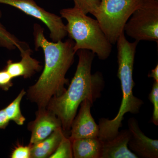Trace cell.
Segmentation results:
<instances>
[{"label":"cell","mask_w":158,"mask_h":158,"mask_svg":"<svg viewBox=\"0 0 158 158\" xmlns=\"http://www.w3.org/2000/svg\"><path fill=\"white\" fill-rule=\"evenodd\" d=\"M35 49H42L44 66L42 73L35 84L29 87L26 94L29 100L38 108H46L54 97L59 96L66 90L69 81L65 77L73 64L76 53L73 40L51 42L46 38L44 30L38 24L34 26Z\"/></svg>","instance_id":"cell-1"},{"label":"cell","mask_w":158,"mask_h":158,"mask_svg":"<svg viewBox=\"0 0 158 158\" xmlns=\"http://www.w3.org/2000/svg\"><path fill=\"white\" fill-rule=\"evenodd\" d=\"M79 60L75 73L68 89L59 96L54 97L47 108L59 118L64 132L70 131L79 106L86 99L94 102L100 97L104 87L102 73H91L95 55L91 51L81 49L77 52Z\"/></svg>","instance_id":"cell-2"},{"label":"cell","mask_w":158,"mask_h":158,"mask_svg":"<svg viewBox=\"0 0 158 158\" xmlns=\"http://www.w3.org/2000/svg\"><path fill=\"white\" fill-rule=\"evenodd\" d=\"M138 41L131 42L127 39L124 33L118 37L116 43L117 77L121 83L123 98L117 115L113 119L101 118L99 121L98 138L102 141L110 140L116 137L122 126V121L127 113L138 114L144 104L142 100L134 96L133 89L135 83L133 73L136 48Z\"/></svg>","instance_id":"cell-3"},{"label":"cell","mask_w":158,"mask_h":158,"mask_svg":"<svg viewBox=\"0 0 158 158\" xmlns=\"http://www.w3.org/2000/svg\"><path fill=\"white\" fill-rule=\"evenodd\" d=\"M60 14L67 21L65 27L67 35L74 42L76 53L80 50H87L101 60L109 58L112 44L96 19L89 17L74 6L62 9Z\"/></svg>","instance_id":"cell-4"},{"label":"cell","mask_w":158,"mask_h":158,"mask_svg":"<svg viewBox=\"0 0 158 158\" xmlns=\"http://www.w3.org/2000/svg\"><path fill=\"white\" fill-rule=\"evenodd\" d=\"M145 0H101L94 16L110 43L116 44L134 11Z\"/></svg>","instance_id":"cell-5"},{"label":"cell","mask_w":158,"mask_h":158,"mask_svg":"<svg viewBox=\"0 0 158 158\" xmlns=\"http://www.w3.org/2000/svg\"><path fill=\"white\" fill-rule=\"evenodd\" d=\"M124 33L138 42H158V0H147L136 9L127 21Z\"/></svg>","instance_id":"cell-6"},{"label":"cell","mask_w":158,"mask_h":158,"mask_svg":"<svg viewBox=\"0 0 158 158\" xmlns=\"http://www.w3.org/2000/svg\"><path fill=\"white\" fill-rule=\"evenodd\" d=\"M0 4L12 6L42 22L48 29L53 42L62 40L67 35L62 18L46 11L34 0H0Z\"/></svg>","instance_id":"cell-7"},{"label":"cell","mask_w":158,"mask_h":158,"mask_svg":"<svg viewBox=\"0 0 158 158\" xmlns=\"http://www.w3.org/2000/svg\"><path fill=\"white\" fill-rule=\"evenodd\" d=\"M130 138L128 147L137 156L142 158H158V141L148 138L141 131L138 121L134 117L128 120Z\"/></svg>","instance_id":"cell-8"},{"label":"cell","mask_w":158,"mask_h":158,"mask_svg":"<svg viewBox=\"0 0 158 158\" xmlns=\"http://www.w3.org/2000/svg\"><path fill=\"white\" fill-rule=\"evenodd\" d=\"M60 127L61 122L55 114L47 108H38L35 119L28 124V129L31 132L29 144L42 141Z\"/></svg>","instance_id":"cell-9"},{"label":"cell","mask_w":158,"mask_h":158,"mask_svg":"<svg viewBox=\"0 0 158 158\" xmlns=\"http://www.w3.org/2000/svg\"><path fill=\"white\" fill-rule=\"evenodd\" d=\"M93 102L86 99L80 105L78 114L74 118L71 126V141L79 138H95L99 135V127L91 115L90 109Z\"/></svg>","instance_id":"cell-10"},{"label":"cell","mask_w":158,"mask_h":158,"mask_svg":"<svg viewBox=\"0 0 158 158\" xmlns=\"http://www.w3.org/2000/svg\"><path fill=\"white\" fill-rule=\"evenodd\" d=\"M19 51L21 56L20 61L14 62L12 60H8L5 68L13 79L20 77L30 78L42 70L40 62L31 57L33 51L26 43Z\"/></svg>","instance_id":"cell-11"},{"label":"cell","mask_w":158,"mask_h":158,"mask_svg":"<svg viewBox=\"0 0 158 158\" xmlns=\"http://www.w3.org/2000/svg\"><path fill=\"white\" fill-rule=\"evenodd\" d=\"M130 136L129 130H123L113 139L102 141L101 158H138L128 148Z\"/></svg>","instance_id":"cell-12"},{"label":"cell","mask_w":158,"mask_h":158,"mask_svg":"<svg viewBox=\"0 0 158 158\" xmlns=\"http://www.w3.org/2000/svg\"><path fill=\"white\" fill-rule=\"evenodd\" d=\"M71 141L73 158H101L102 141L98 137L79 138Z\"/></svg>","instance_id":"cell-13"},{"label":"cell","mask_w":158,"mask_h":158,"mask_svg":"<svg viewBox=\"0 0 158 158\" xmlns=\"http://www.w3.org/2000/svg\"><path fill=\"white\" fill-rule=\"evenodd\" d=\"M64 136L65 132L62 128H59L42 141L30 144L31 158H49L56 151Z\"/></svg>","instance_id":"cell-14"},{"label":"cell","mask_w":158,"mask_h":158,"mask_svg":"<svg viewBox=\"0 0 158 158\" xmlns=\"http://www.w3.org/2000/svg\"><path fill=\"white\" fill-rule=\"evenodd\" d=\"M26 94L25 90L22 89L16 98L4 108L10 121L11 120L14 122L18 125H23L26 120L25 117L23 116L20 109L21 102Z\"/></svg>","instance_id":"cell-15"},{"label":"cell","mask_w":158,"mask_h":158,"mask_svg":"<svg viewBox=\"0 0 158 158\" xmlns=\"http://www.w3.org/2000/svg\"><path fill=\"white\" fill-rule=\"evenodd\" d=\"M2 16L0 10V46L10 50L17 48L20 50L25 43L20 42L14 35L7 31L1 22Z\"/></svg>","instance_id":"cell-16"},{"label":"cell","mask_w":158,"mask_h":158,"mask_svg":"<svg viewBox=\"0 0 158 158\" xmlns=\"http://www.w3.org/2000/svg\"><path fill=\"white\" fill-rule=\"evenodd\" d=\"M72 144L69 138L64 136L56 151L49 158H73Z\"/></svg>","instance_id":"cell-17"},{"label":"cell","mask_w":158,"mask_h":158,"mask_svg":"<svg viewBox=\"0 0 158 158\" xmlns=\"http://www.w3.org/2000/svg\"><path fill=\"white\" fill-rule=\"evenodd\" d=\"M73 1L74 7L80 9L84 13L94 15L96 13L101 0H68Z\"/></svg>","instance_id":"cell-18"},{"label":"cell","mask_w":158,"mask_h":158,"mask_svg":"<svg viewBox=\"0 0 158 158\" xmlns=\"http://www.w3.org/2000/svg\"><path fill=\"white\" fill-rule=\"evenodd\" d=\"M148 98L153 105L152 121L155 125H158V82L155 81Z\"/></svg>","instance_id":"cell-19"},{"label":"cell","mask_w":158,"mask_h":158,"mask_svg":"<svg viewBox=\"0 0 158 158\" xmlns=\"http://www.w3.org/2000/svg\"><path fill=\"white\" fill-rule=\"evenodd\" d=\"M11 158H31V145H18L12 151Z\"/></svg>","instance_id":"cell-20"},{"label":"cell","mask_w":158,"mask_h":158,"mask_svg":"<svg viewBox=\"0 0 158 158\" xmlns=\"http://www.w3.org/2000/svg\"><path fill=\"white\" fill-rule=\"evenodd\" d=\"M13 79L6 69L0 71V88L5 91H8L13 86Z\"/></svg>","instance_id":"cell-21"},{"label":"cell","mask_w":158,"mask_h":158,"mask_svg":"<svg viewBox=\"0 0 158 158\" xmlns=\"http://www.w3.org/2000/svg\"><path fill=\"white\" fill-rule=\"evenodd\" d=\"M10 120L4 109L0 110V130L5 129L9 125Z\"/></svg>","instance_id":"cell-22"},{"label":"cell","mask_w":158,"mask_h":158,"mask_svg":"<svg viewBox=\"0 0 158 158\" xmlns=\"http://www.w3.org/2000/svg\"><path fill=\"white\" fill-rule=\"evenodd\" d=\"M148 77L153 78L155 81L158 82V65H157L155 68L152 70L150 73L148 74Z\"/></svg>","instance_id":"cell-23"},{"label":"cell","mask_w":158,"mask_h":158,"mask_svg":"<svg viewBox=\"0 0 158 158\" xmlns=\"http://www.w3.org/2000/svg\"><path fill=\"white\" fill-rule=\"evenodd\" d=\"M145 1H147V0H145Z\"/></svg>","instance_id":"cell-24"}]
</instances>
